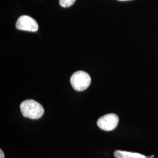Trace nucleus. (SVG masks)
<instances>
[{
  "mask_svg": "<svg viewBox=\"0 0 158 158\" xmlns=\"http://www.w3.org/2000/svg\"><path fill=\"white\" fill-rule=\"evenodd\" d=\"M20 110L23 117L32 119L40 118L44 114L42 106L33 100H27L22 102Z\"/></svg>",
  "mask_w": 158,
  "mask_h": 158,
  "instance_id": "f257e3e1",
  "label": "nucleus"
},
{
  "mask_svg": "<svg viewBox=\"0 0 158 158\" xmlns=\"http://www.w3.org/2000/svg\"><path fill=\"white\" fill-rule=\"evenodd\" d=\"M90 76L84 71H77L74 73L70 77V83L74 89L82 91L87 89L90 85Z\"/></svg>",
  "mask_w": 158,
  "mask_h": 158,
  "instance_id": "f03ea898",
  "label": "nucleus"
},
{
  "mask_svg": "<svg viewBox=\"0 0 158 158\" xmlns=\"http://www.w3.org/2000/svg\"><path fill=\"white\" fill-rule=\"evenodd\" d=\"M118 122V116L115 114L111 113L101 117L98 119L97 124L101 130L110 131L117 127Z\"/></svg>",
  "mask_w": 158,
  "mask_h": 158,
  "instance_id": "7ed1b4c3",
  "label": "nucleus"
},
{
  "mask_svg": "<svg viewBox=\"0 0 158 158\" xmlns=\"http://www.w3.org/2000/svg\"><path fill=\"white\" fill-rule=\"evenodd\" d=\"M16 28L19 30L36 32L38 29V24L32 17L23 15L17 19Z\"/></svg>",
  "mask_w": 158,
  "mask_h": 158,
  "instance_id": "20e7f679",
  "label": "nucleus"
},
{
  "mask_svg": "<svg viewBox=\"0 0 158 158\" xmlns=\"http://www.w3.org/2000/svg\"><path fill=\"white\" fill-rule=\"evenodd\" d=\"M114 155L115 158H148L145 155L139 153L130 152L119 150L115 151Z\"/></svg>",
  "mask_w": 158,
  "mask_h": 158,
  "instance_id": "39448f33",
  "label": "nucleus"
},
{
  "mask_svg": "<svg viewBox=\"0 0 158 158\" xmlns=\"http://www.w3.org/2000/svg\"><path fill=\"white\" fill-rule=\"evenodd\" d=\"M76 0H59V4L64 8H68L73 6Z\"/></svg>",
  "mask_w": 158,
  "mask_h": 158,
  "instance_id": "423d86ee",
  "label": "nucleus"
},
{
  "mask_svg": "<svg viewBox=\"0 0 158 158\" xmlns=\"http://www.w3.org/2000/svg\"><path fill=\"white\" fill-rule=\"evenodd\" d=\"M0 155H1V157L0 158H4L5 156H4V153L3 152V151H2V149L0 150Z\"/></svg>",
  "mask_w": 158,
  "mask_h": 158,
  "instance_id": "0eeeda50",
  "label": "nucleus"
},
{
  "mask_svg": "<svg viewBox=\"0 0 158 158\" xmlns=\"http://www.w3.org/2000/svg\"><path fill=\"white\" fill-rule=\"evenodd\" d=\"M119 1H128V0H119Z\"/></svg>",
  "mask_w": 158,
  "mask_h": 158,
  "instance_id": "6e6552de",
  "label": "nucleus"
}]
</instances>
